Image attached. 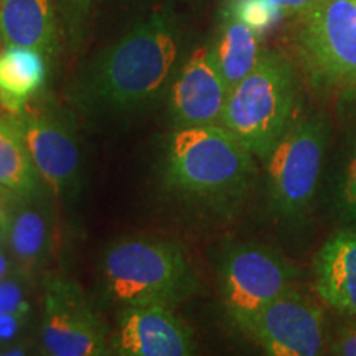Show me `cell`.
Wrapping results in <instances>:
<instances>
[{"mask_svg": "<svg viewBox=\"0 0 356 356\" xmlns=\"http://www.w3.org/2000/svg\"><path fill=\"white\" fill-rule=\"evenodd\" d=\"M236 325L273 356H315L327 346L322 305L297 286Z\"/></svg>", "mask_w": 356, "mask_h": 356, "instance_id": "obj_8", "label": "cell"}, {"mask_svg": "<svg viewBox=\"0 0 356 356\" xmlns=\"http://www.w3.org/2000/svg\"><path fill=\"white\" fill-rule=\"evenodd\" d=\"M328 353L338 356H356V318L337 328L328 343Z\"/></svg>", "mask_w": 356, "mask_h": 356, "instance_id": "obj_23", "label": "cell"}, {"mask_svg": "<svg viewBox=\"0 0 356 356\" xmlns=\"http://www.w3.org/2000/svg\"><path fill=\"white\" fill-rule=\"evenodd\" d=\"M101 284L109 300L126 305H177L197 289L184 249L168 239L124 236L104 249Z\"/></svg>", "mask_w": 356, "mask_h": 356, "instance_id": "obj_3", "label": "cell"}, {"mask_svg": "<svg viewBox=\"0 0 356 356\" xmlns=\"http://www.w3.org/2000/svg\"><path fill=\"white\" fill-rule=\"evenodd\" d=\"M40 178L19 129L0 115V186L20 197H35Z\"/></svg>", "mask_w": 356, "mask_h": 356, "instance_id": "obj_19", "label": "cell"}, {"mask_svg": "<svg viewBox=\"0 0 356 356\" xmlns=\"http://www.w3.org/2000/svg\"><path fill=\"white\" fill-rule=\"evenodd\" d=\"M299 274L273 248L256 243L229 244L218 266L222 304L233 322L239 323L296 286Z\"/></svg>", "mask_w": 356, "mask_h": 356, "instance_id": "obj_7", "label": "cell"}, {"mask_svg": "<svg viewBox=\"0 0 356 356\" xmlns=\"http://www.w3.org/2000/svg\"><path fill=\"white\" fill-rule=\"evenodd\" d=\"M302 66L323 92L356 88V0H318L296 33Z\"/></svg>", "mask_w": 356, "mask_h": 356, "instance_id": "obj_6", "label": "cell"}, {"mask_svg": "<svg viewBox=\"0 0 356 356\" xmlns=\"http://www.w3.org/2000/svg\"><path fill=\"white\" fill-rule=\"evenodd\" d=\"M261 35L226 8L222 10L221 24L211 50L229 91L243 81L261 60Z\"/></svg>", "mask_w": 356, "mask_h": 356, "instance_id": "obj_18", "label": "cell"}, {"mask_svg": "<svg viewBox=\"0 0 356 356\" xmlns=\"http://www.w3.org/2000/svg\"><path fill=\"white\" fill-rule=\"evenodd\" d=\"M318 299L346 318H356V229L340 228L314 259Z\"/></svg>", "mask_w": 356, "mask_h": 356, "instance_id": "obj_13", "label": "cell"}, {"mask_svg": "<svg viewBox=\"0 0 356 356\" xmlns=\"http://www.w3.org/2000/svg\"><path fill=\"white\" fill-rule=\"evenodd\" d=\"M0 38L3 44L33 48L44 58L58 48L55 0H0Z\"/></svg>", "mask_w": 356, "mask_h": 356, "instance_id": "obj_15", "label": "cell"}, {"mask_svg": "<svg viewBox=\"0 0 356 356\" xmlns=\"http://www.w3.org/2000/svg\"><path fill=\"white\" fill-rule=\"evenodd\" d=\"M43 351L51 356H99L108 353V330L78 282L63 275L44 280Z\"/></svg>", "mask_w": 356, "mask_h": 356, "instance_id": "obj_9", "label": "cell"}, {"mask_svg": "<svg viewBox=\"0 0 356 356\" xmlns=\"http://www.w3.org/2000/svg\"><path fill=\"white\" fill-rule=\"evenodd\" d=\"M47 78V61L38 50L3 44L0 53V109L19 115L42 89Z\"/></svg>", "mask_w": 356, "mask_h": 356, "instance_id": "obj_17", "label": "cell"}, {"mask_svg": "<svg viewBox=\"0 0 356 356\" xmlns=\"http://www.w3.org/2000/svg\"><path fill=\"white\" fill-rule=\"evenodd\" d=\"M226 10L259 33H264L274 22L282 17L267 0H231L226 6Z\"/></svg>", "mask_w": 356, "mask_h": 356, "instance_id": "obj_20", "label": "cell"}, {"mask_svg": "<svg viewBox=\"0 0 356 356\" xmlns=\"http://www.w3.org/2000/svg\"><path fill=\"white\" fill-rule=\"evenodd\" d=\"M42 180L60 198L74 197L81 184V155L74 134L48 114H35L29 104L12 118Z\"/></svg>", "mask_w": 356, "mask_h": 356, "instance_id": "obj_10", "label": "cell"}, {"mask_svg": "<svg viewBox=\"0 0 356 356\" xmlns=\"http://www.w3.org/2000/svg\"><path fill=\"white\" fill-rule=\"evenodd\" d=\"M297 74L279 51H262L256 68L229 91L221 126L256 159L269 157L293 122Z\"/></svg>", "mask_w": 356, "mask_h": 356, "instance_id": "obj_4", "label": "cell"}, {"mask_svg": "<svg viewBox=\"0 0 356 356\" xmlns=\"http://www.w3.org/2000/svg\"><path fill=\"white\" fill-rule=\"evenodd\" d=\"M330 137L327 115L312 113L296 119L266 159V197L274 218L300 222L312 211Z\"/></svg>", "mask_w": 356, "mask_h": 356, "instance_id": "obj_5", "label": "cell"}, {"mask_svg": "<svg viewBox=\"0 0 356 356\" xmlns=\"http://www.w3.org/2000/svg\"><path fill=\"white\" fill-rule=\"evenodd\" d=\"M30 312H3L0 314V345L15 340L29 322Z\"/></svg>", "mask_w": 356, "mask_h": 356, "instance_id": "obj_24", "label": "cell"}, {"mask_svg": "<svg viewBox=\"0 0 356 356\" xmlns=\"http://www.w3.org/2000/svg\"><path fill=\"white\" fill-rule=\"evenodd\" d=\"M3 312H30L25 286L15 273L0 280V314Z\"/></svg>", "mask_w": 356, "mask_h": 356, "instance_id": "obj_22", "label": "cell"}, {"mask_svg": "<svg viewBox=\"0 0 356 356\" xmlns=\"http://www.w3.org/2000/svg\"><path fill=\"white\" fill-rule=\"evenodd\" d=\"M55 2L61 12L66 35L74 44L83 37L88 15L96 0H55Z\"/></svg>", "mask_w": 356, "mask_h": 356, "instance_id": "obj_21", "label": "cell"}, {"mask_svg": "<svg viewBox=\"0 0 356 356\" xmlns=\"http://www.w3.org/2000/svg\"><path fill=\"white\" fill-rule=\"evenodd\" d=\"M2 48H3V42H2V38H0V53H2ZM2 111V109H0Z\"/></svg>", "mask_w": 356, "mask_h": 356, "instance_id": "obj_28", "label": "cell"}, {"mask_svg": "<svg viewBox=\"0 0 356 356\" xmlns=\"http://www.w3.org/2000/svg\"><path fill=\"white\" fill-rule=\"evenodd\" d=\"M267 2L277 10L280 15H302L309 10L318 0H267Z\"/></svg>", "mask_w": 356, "mask_h": 356, "instance_id": "obj_25", "label": "cell"}, {"mask_svg": "<svg viewBox=\"0 0 356 356\" xmlns=\"http://www.w3.org/2000/svg\"><path fill=\"white\" fill-rule=\"evenodd\" d=\"M3 191H7L6 188H2V186H0V193H3Z\"/></svg>", "mask_w": 356, "mask_h": 356, "instance_id": "obj_29", "label": "cell"}, {"mask_svg": "<svg viewBox=\"0 0 356 356\" xmlns=\"http://www.w3.org/2000/svg\"><path fill=\"white\" fill-rule=\"evenodd\" d=\"M111 348L121 356H186L195 353V338L172 305H126Z\"/></svg>", "mask_w": 356, "mask_h": 356, "instance_id": "obj_11", "label": "cell"}, {"mask_svg": "<svg viewBox=\"0 0 356 356\" xmlns=\"http://www.w3.org/2000/svg\"><path fill=\"white\" fill-rule=\"evenodd\" d=\"M10 191L0 193V248H6V234H7V210L6 200Z\"/></svg>", "mask_w": 356, "mask_h": 356, "instance_id": "obj_26", "label": "cell"}, {"mask_svg": "<svg viewBox=\"0 0 356 356\" xmlns=\"http://www.w3.org/2000/svg\"><path fill=\"white\" fill-rule=\"evenodd\" d=\"M37 197L8 193L6 200V248L24 274L38 269L47 261L50 248V221Z\"/></svg>", "mask_w": 356, "mask_h": 356, "instance_id": "obj_14", "label": "cell"}, {"mask_svg": "<svg viewBox=\"0 0 356 356\" xmlns=\"http://www.w3.org/2000/svg\"><path fill=\"white\" fill-rule=\"evenodd\" d=\"M181 33L167 12L139 22L99 53L73 86L71 101L86 118L114 119L144 109L177 68Z\"/></svg>", "mask_w": 356, "mask_h": 356, "instance_id": "obj_1", "label": "cell"}, {"mask_svg": "<svg viewBox=\"0 0 356 356\" xmlns=\"http://www.w3.org/2000/svg\"><path fill=\"white\" fill-rule=\"evenodd\" d=\"M13 269H17L15 262H13L12 256L8 254L7 248H0V280L13 274Z\"/></svg>", "mask_w": 356, "mask_h": 356, "instance_id": "obj_27", "label": "cell"}, {"mask_svg": "<svg viewBox=\"0 0 356 356\" xmlns=\"http://www.w3.org/2000/svg\"><path fill=\"white\" fill-rule=\"evenodd\" d=\"M340 96V142L333 163L330 207L340 228L356 229V88Z\"/></svg>", "mask_w": 356, "mask_h": 356, "instance_id": "obj_16", "label": "cell"}, {"mask_svg": "<svg viewBox=\"0 0 356 356\" xmlns=\"http://www.w3.org/2000/svg\"><path fill=\"white\" fill-rule=\"evenodd\" d=\"M254 159L222 126L177 127L163 150V181L186 202L228 210L254 185Z\"/></svg>", "mask_w": 356, "mask_h": 356, "instance_id": "obj_2", "label": "cell"}, {"mask_svg": "<svg viewBox=\"0 0 356 356\" xmlns=\"http://www.w3.org/2000/svg\"><path fill=\"white\" fill-rule=\"evenodd\" d=\"M229 89L222 79L211 47L190 53L178 70L170 91L172 118L177 127L221 126Z\"/></svg>", "mask_w": 356, "mask_h": 356, "instance_id": "obj_12", "label": "cell"}]
</instances>
